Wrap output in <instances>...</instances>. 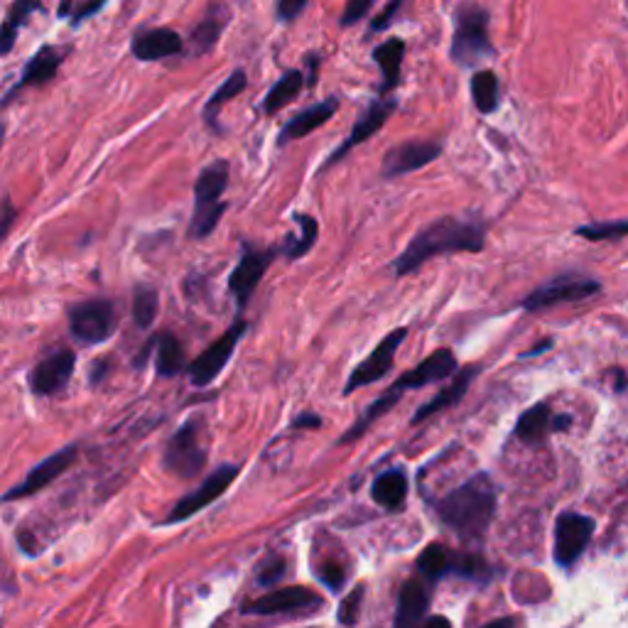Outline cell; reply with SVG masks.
<instances>
[{
  "label": "cell",
  "mask_w": 628,
  "mask_h": 628,
  "mask_svg": "<svg viewBox=\"0 0 628 628\" xmlns=\"http://www.w3.org/2000/svg\"><path fill=\"white\" fill-rule=\"evenodd\" d=\"M484 246V226L476 221L457 219V216H442V219L422 226L413 241L403 248L398 261L393 263V270L398 278H403L442 253H479L484 251Z\"/></svg>",
  "instance_id": "obj_1"
},
{
  "label": "cell",
  "mask_w": 628,
  "mask_h": 628,
  "mask_svg": "<svg viewBox=\"0 0 628 628\" xmlns=\"http://www.w3.org/2000/svg\"><path fill=\"white\" fill-rule=\"evenodd\" d=\"M496 484L489 474H476L437 503V516L464 540L486 535L496 513Z\"/></svg>",
  "instance_id": "obj_2"
},
{
  "label": "cell",
  "mask_w": 628,
  "mask_h": 628,
  "mask_svg": "<svg viewBox=\"0 0 628 628\" xmlns=\"http://www.w3.org/2000/svg\"><path fill=\"white\" fill-rule=\"evenodd\" d=\"M229 162L216 160L209 167H204L202 175L197 177L194 184V214L192 224H189V236L192 238H207L216 224L221 221V214L226 211V204L221 202L226 187H229Z\"/></svg>",
  "instance_id": "obj_3"
},
{
  "label": "cell",
  "mask_w": 628,
  "mask_h": 628,
  "mask_svg": "<svg viewBox=\"0 0 628 628\" xmlns=\"http://www.w3.org/2000/svg\"><path fill=\"white\" fill-rule=\"evenodd\" d=\"M449 54L462 67H474L476 62L494 54V45L489 40V10L481 8V5H462V8H457Z\"/></svg>",
  "instance_id": "obj_4"
},
{
  "label": "cell",
  "mask_w": 628,
  "mask_h": 628,
  "mask_svg": "<svg viewBox=\"0 0 628 628\" xmlns=\"http://www.w3.org/2000/svg\"><path fill=\"white\" fill-rule=\"evenodd\" d=\"M202 427V418H192L170 437L165 447V457H162V464H165L170 474L180 476V479H194L207 467V449L199 442Z\"/></svg>",
  "instance_id": "obj_5"
},
{
  "label": "cell",
  "mask_w": 628,
  "mask_h": 628,
  "mask_svg": "<svg viewBox=\"0 0 628 628\" xmlns=\"http://www.w3.org/2000/svg\"><path fill=\"white\" fill-rule=\"evenodd\" d=\"M113 332H116V310L108 300H84L69 307V334L79 344H104Z\"/></svg>",
  "instance_id": "obj_6"
},
{
  "label": "cell",
  "mask_w": 628,
  "mask_h": 628,
  "mask_svg": "<svg viewBox=\"0 0 628 628\" xmlns=\"http://www.w3.org/2000/svg\"><path fill=\"white\" fill-rule=\"evenodd\" d=\"M602 292V283L592 278H584V275H557L550 283L540 285L530 292L523 300V310L525 312H538V310H548V307L555 305H565V302H577V300H587V297L597 295Z\"/></svg>",
  "instance_id": "obj_7"
},
{
  "label": "cell",
  "mask_w": 628,
  "mask_h": 628,
  "mask_svg": "<svg viewBox=\"0 0 628 628\" xmlns=\"http://www.w3.org/2000/svg\"><path fill=\"white\" fill-rule=\"evenodd\" d=\"M246 329L248 324L243 322V319H236L214 344L204 349V354L199 356V359H194L192 364H189V381H192V386L204 388L219 378V373L224 371L226 364L231 361V356H234L238 341L246 334Z\"/></svg>",
  "instance_id": "obj_8"
},
{
  "label": "cell",
  "mask_w": 628,
  "mask_h": 628,
  "mask_svg": "<svg viewBox=\"0 0 628 628\" xmlns=\"http://www.w3.org/2000/svg\"><path fill=\"white\" fill-rule=\"evenodd\" d=\"M238 471H241V467H238V464H224V467L211 471L207 479H204L202 484H199L197 491H192V494L182 496L180 501H177L175 506H172V511L167 513V518L162 523L172 525V523H182V521H187V518L197 516V513L204 511V508H207L209 503H214L216 498L224 496V491L229 489V486L236 481Z\"/></svg>",
  "instance_id": "obj_9"
},
{
  "label": "cell",
  "mask_w": 628,
  "mask_h": 628,
  "mask_svg": "<svg viewBox=\"0 0 628 628\" xmlns=\"http://www.w3.org/2000/svg\"><path fill=\"white\" fill-rule=\"evenodd\" d=\"M275 253H278V248H256L251 243H243L241 261L229 278V292L234 295L238 310L248 305L251 295L261 285L265 270L275 261Z\"/></svg>",
  "instance_id": "obj_10"
},
{
  "label": "cell",
  "mask_w": 628,
  "mask_h": 628,
  "mask_svg": "<svg viewBox=\"0 0 628 628\" xmlns=\"http://www.w3.org/2000/svg\"><path fill=\"white\" fill-rule=\"evenodd\" d=\"M77 459H79V445H69V447L59 449V452L50 454L45 462H40L37 467H32L30 471H27L25 479L20 481L18 486H13L10 491H5V494L0 496V501L8 503V501H20V498H27V496H35L37 491H42L45 486H50L54 479H59V476L72 467Z\"/></svg>",
  "instance_id": "obj_11"
},
{
  "label": "cell",
  "mask_w": 628,
  "mask_h": 628,
  "mask_svg": "<svg viewBox=\"0 0 628 628\" xmlns=\"http://www.w3.org/2000/svg\"><path fill=\"white\" fill-rule=\"evenodd\" d=\"M74 366H77V354L72 349H57L52 351L50 356H45L42 361H37L32 366L30 376H27V383H30V391L37 395V398H50V395H57L59 391H64L72 378Z\"/></svg>",
  "instance_id": "obj_12"
},
{
  "label": "cell",
  "mask_w": 628,
  "mask_h": 628,
  "mask_svg": "<svg viewBox=\"0 0 628 628\" xmlns=\"http://www.w3.org/2000/svg\"><path fill=\"white\" fill-rule=\"evenodd\" d=\"M405 337H408V329L405 327L393 329V332L373 349V354L368 356L364 364H359L351 371L349 381H346L344 386V395H351L354 391H359V388L373 386V383L381 381V378L393 368L395 351H398V346L403 344Z\"/></svg>",
  "instance_id": "obj_13"
},
{
  "label": "cell",
  "mask_w": 628,
  "mask_h": 628,
  "mask_svg": "<svg viewBox=\"0 0 628 628\" xmlns=\"http://www.w3.org/2000/svg\"><path fill=\"white\" fill-rule=\"evenodd\" d=\"M594 535V521L579 513H562L555 525V560L557 565L572 567L587 550Z\"/></svg>",
  "instance_id": "obj_14"
},
{
  "label": "cell",
  "mask_w": 628,
  "mask_h": 628,
  "mask_svg": "<svg viewBox=\"0 0 628 628\" xmlns=\"http://www.w3.org/2000/svg\"><path fill=\"white\" fill-rule=\"evenodd\" d=\"M442 153V143L437 140H410V143L395 145L383 157V177H400L408 172L420 170V167L435 162Z\"/></svg>",
  "instance_id": "obj_15"
},
{
  "label": "cell",
  "mask_w": 628,
  "mask_h": 628,
  "mask_svg": "<svg viewBox=\"0 0 628 628\" xmlns=\"http://www.w3.org/2000/svg\"><path fill=\"white\" fill-rule=\"evenodd\" d=\"M395 106H398V101H395V99H376V101H371L366 111L361 113L359 121H356L354 131H351L349 138H346L344 143H341L339 148L334 150L332 157H329V160L324 162L322 170H329V167H332V165H337L339 160H344V155L349 153V150H354L356 145L366 143V140L371 138L373 133L381 131V128L386 126L388 118H391V113L395 111Z\"/></svg>",
  "instance_id": "obj_16"
},
{
  "label": "cell",
  "mask_w": 628,
  "mask_h": 628,
  "mask_svg": "<svg viewBox=\"0 0 628 628\" xmlns=\"http://www.w3.org/2000/svg\"><path fill=\"white\" fill-rule=\"evenodd\" d=\"M457 366H459L457 356H454L452 351L437 349L435 354L427 356L422 364L410 368L408 373H403L388 391H393L395 395H403V391H413V388H425L430 386V383L445 381V378H449L457 371Z\"/></svg>",
  "instance_id": "obj_17"
},
{
  "label": "cell",
  "mask_w": 628,
  "mask_h": 628,
  "mask_svg": "<svg viewBox=\"0 0 628 628\" xmlns=\"http://www.w3.org/2000/svg\"><path fill=\"white\" fill-rule=\"evenodd\" d=\"M184 50V40L170 27H153L133 37L131 52L138 62H157V59L175 57Z\"/></svg>",
  "instance_id": "obj_18"
},
{
  "label": "cell",
  "mask_w": 628,
  "mask_h": 628,
  "mask_svg": "<svg viewBox=\"0 0 628 628\" xmlns=\"http://www.w3.org/2000/svg\"><path fill=\"white\" fill-rule=\"evenodd\" d=\"M319 597L305 587H288L278 589V592H270L265 597L256 599L253 604L246 606V614H285V611H302V609H317Z\"/></svg>",
  "instance_id": "obj_19"
},
{
  "label": "cell",
  "mask_w": 628,
  "mask_h": 628,
  "mask_svg": "<svg viewBox=\"0 0 628 628\" xmlns=\"http://www.w3.org/2000/svg\"><path fill=\"white\" fill-rule=\"evenodd\" d=\"M59 67H62V54H59L50 45L42 47L40 52L32 54V59L25 64V69H23V74H20V79L15 81L13 89H10L8 94H5V99L0 101V106H8L10 101H13L15 96H18L23 89L47 84V81L54 79V74H57Z\"/></svg>",
  "instance_id": "obj_20"
},
{
  "label": "cell",
  "mask_w": 628,
  "mask_h": 628,
  "mask_svg": "<svg viewBox=\"0 0 628 628\" xmlns=\"http://www.w3.org/2000/svg\"><path fill=\"white\" fill-rule=\"evenodd\" d=\"M337 108H339L337 96H332V99H324V101H319V104L305 108V111L297 113L295 118H290L288 126L280 131L278 143L285 145V143H290V140L305 138V135L317 131L319 126H324V123H327L329 118L337 113Z\"/></svg>",
  "instance_id": "obj_21"
},
{
  "label": "cell",
  "mask_w": 628,
  "mask_h": 628,
  "mask_svg": "<svg viewBox=\"0 0 628 628\" xmlns=\"http://www.w3.org/2000/svg\"><path fill=\"white\" fill-rule=\"evenodd\" d=\"M476 371H479V368H476V366L462 368V371H459L457 376H454V381L449 383L445 391H440V393L435 395V398L430 400V403H425V405H422V408H418V413L413 415V425H420L422 420L432 418V415L442 413V410L454 408V405H457L459 400H462L464 395H467L471 381H474V376H476Z\"/></svg>",
  "instance_id": "obj_22"
},
{
  "label": "cell",
  "mask_w": 628,
  "mask_h": 628,
  "mask_svg": "<svg viewBox=\"0 0 628 628\" xmlns=\"http://www.w3.org/2000/svg\"><path fill=\"white\" fill-rule=\"evenodd\" d=\"M427 606H430L427 589L422 587V582H418V579H410V582L400 589L398 611H395V628L418 626L422 616L427 614Z\"/></svg>",
  "instance_id": "obj_23"
},
{
  "label": "cell",
  "mask_w": 628,
  "mask_h": 628,
  "mask_svg": "<svg viewBox=\"0 0 628 628\" xmlns=\"http://www.w3.org/2000/svg\"><path fill=\"white\" fill-rule=\"evenodd\" d=\"M153 349H155V368L160 378H175L177 373L184 371L187 359H184V346L182 341L170 332H162L153 337Z\"/></svg>",
  "instance_id": "obj_24"
},
{
  "label": "cell",
  "mask_w": 628,
  "mask_h": 628,
  "mask_svg": "<svg viewBox=\"0 0 628 628\" xmlns=\"http://www.w3.org/2000/svg\"><path fill=\"white\" fill-rule=\"evenodd\" d=\"M371 496L378 506L388 508V511H398L405 503V496H408V476L405 471L391 469L383 471L371 486Z\"/></svg>",
  "instance_id": "obj_25"
},
{
  "label": "cell",
  "mask_w": 628,
  "mask_h": 628,
  "mask_svg": "<svg viewBox=\"0 0 628 628\" xmlns=\"http://www.w3.org/2000/svg\"><path fill=\"white\" fill-rule=\"evenodd\" d=\"M552 430V413L548 403H538L528 408L516 422V437L525 445H540Z\"/></svg>",
  "instance_id": "obj_26"
},
{
  "label": "cell",
  "mask_w": 628,
  "mask_h": 628,
  "mask_svg": "<svg viewBox=\"0 0 628 628\" xmlns=\"http://www.w3.org/2000/svg\"><path fill=\"white\" fill-rule=\"evenodd\" d=\"M403 54H405V42L400 37H393V40L383 42L373 50V59L381 67L383 72V86L381 94H388L395 86L400 84V67H403Z\"/></svg>",
  "instance_id": "obj_27"
},
{
  "label": "cell",
  "mask_w": 628,
  "mask_h": 628,
  "mask_svg": "<svg viewBox=\"0 0 628 628\" xmlns=\"http://www.w3.org/2000/svg\"><path fill=\"white\" fill-rule=\"evenodd\" d=\"M226 23H229V13H226L224 8H211V13L207 15V18L194 27L192 35H189V47H192V54L202 57V54L214 50Z\"/></svg>",
  "instance_id": "obj_28"
},
{
  "label": "cell",
  "mask_w": 628,
  "mask_h": 628,
  "mask_svg": "<svg viewBox=\"0 0 628 628\" xmlns=\"http://www.w3.org/2000/svg\"><path fill=\"white\" fill-rule=\"evenodd\" d=\"M302 86H305V77H302V72H297V69H290V72H285L283 77L275 81L273 89H270L268 94H265L263 111L268 113V116L278 113L280 108L288 106L290 101L295 99L297 94H300Z\"/></svg>",
  "instance_id": "obj_29"
},
{
  "label": "cell",
  "mask_w": 628,
  "mask_h": 628,
  "mask_svg": "<svg viewBox=\"0 0 628 628\" xmlns=\"http://www.w3.org/2000/svg\"><path fill=\"white\" fill-rule=\"evenodd\" d=\"M295 224L300 226V231L283 243V253L290 258V261H297V258L307 256V253L312 251L314 243H317V236H319V224L312 219L310 214H295Z\"/></svg>",
  "instance_id": "obj_30"
},
{
  "label": "cell",
  "mask_w": 628,
  "mask_h": 628,
  "mask_svg": "<svg viewBox=\"0 0 628 628\" xmlns=\"http://www.w3.org/2000/svg\"><path fill=\"white\" fill-rule=\"evenodd\" d=\"M471 99L481 113H494L501 99H498V79L491 69H481L471 77Z\"/></svg>",
  "instance_id": "obj_31"
},
{
  "label": "cell",
  "mask_w": 628,
  "mask_h": 628,
  "mask_svg": "<svg viewBox=\"0 0 628 628\" xmlns=\"http://www.w3.org/2000/svg\"><path fill=\"white\" fill-rule=\"evenodd\" d=\"M37 10H42V5L27 3V0H20V3H15L13 8H10L8 20L0 25V57H5V54L13 50L15 40H18V30L25 25L27 15L37 13Z\"/></svg>",
  "instance_id": "obj_32"
},
{
  "label": "cell",
  "mask_w": 628,
  "mask_h": 628,
  "mask_svg": "<svg viewBox=\"0 0 628 628\" xmlns=\"http://www.w3.org/2000/svg\"><path fill=\"white\" fill-rule=\"evenodd\" d=\"M246 84H248L246 72H243V69H236V72L231 74V77L226 79L224 84H221L219 89L214 91V94H211V99L207 101V108H204V118H207V121L211 123V126H214L216 113H219V108L224 106L226 101L236 99V96L241 94L243 89H246Z\"/></svg>",
  "instance_id": "obj_33"
},
{
  "label": "cell",
  "mask_w": 628,
  "mask_h": 628,
  "mask_svg": "<svg viewBox=\"0 0 628 628\" xmlns=\"http://www.w3.org/2000/svg\"><path fill=\"white\" fill-rule=\"evenodd\" d=\"M157 310H160V295L150 285H138L133 290V319L138 329L153 327Z\"/></svg>",
  "instance_id": "obj_34"
},
{
  "label": "cell",
  "mask_w": 628,
  "mask_h": 628,
  "mask_svg": "<svg viewBox=\"0 0 628 628\" xmlns=\"http://www.w3.org/2000/svg\"><path fill=\"white\" fill-rule=\"evenodd\" d=\"M575 236L587 238V241H614V238L628 236V221H602V224H584V226H577Z\"/></svg>",
  "instance_id": "obj_35"
},
{
  "label": "cell",
  "mask_w": 628,
  "mask_h": 628,
  "mask_svg": "<svg viewBox=\"0 0 628 628\" xmlns=\"http://www.w3.org/2000/svg\"><path fill=\"white\" fill-rule=\"evenodd\" d=\"M449 560H452V555H449L442 545H430V548L422 550V555L418 557V567L425 577L437 579L445 575V572H449Z\"/></svg>",
  "instance_id": "obj_36"
},
{
  "label": "cell",
  "mask_w": 628,
  "mask_h": 628,
  "mask_svg": "<svg viewBox=\"0 0 628 628\" xmlns=\"http://www.w3.org/2000/svg\"><path fill=\"white\" fill-rule=\"evenodd\" d=\"M449 572H454V575H462L467 579H476V582H481V579H489V575H491L489 565H486L484 557H479V555L454 557V560H449Z\"/></svg>",
  "instance_id": "obj_37"
},
{
  "label": "cell",
  "mask_w": 628,
  "mask_h": 628,
  "mask_svg": "<svg viewBox=\"0 0 628 628\" xmlns=\"http://www.w3.org/2000/svg\"><path fill=\"white\" fill-rule=\"evenodd\" d=\"M361 597H364V587H356L349 597L344 599L339 609V621L341 624L351 626L356 619H359V609H361Z\"/></svg>",
  "instance_id": "obj_38"
},
{
  "label": "cell",
  "mask_w": 628,
  "mask_h": 628,
  "mask_svg": "<svg viewBox=\"0 0 628 628\" xmlns=\"http://www.w3.org/2000/svg\"><path fill=\"white\" fill-rule=\"evenodd\" d=\"M371 8L373 0H351L344 8V13H341V27H351L359 23V20H364L371 13Z\"/></svg>",
  "instance_id": "obj_39"
},
{
  "label": "cell",
  "mask_w": 628,
  "mask_h": 628,
  "mask_svg": "<svg viewBox=\"0 0 628 628\" xmlns=\"http://www.w3.org/2000/svg\"><path fill=\"white\" fill-rule=\"evenodd\" d=\"M15 219H18V209H15V204L10 202L8 197H5L3 202H0V243H3L5 236L10 234Z\"/></svg>",
  "instance_id": "obj_40"
},
{
  "label": "cell",
  "mask_w": 628,
  "mask_h": 628,
  "mask_svg": "<svg viewBox=\"0 0 628 628\" xmlns=\"http://www.w3.org/2000/svg\"><path fill=\"white\" fill-rule=\"evenodd\" d=\"M283 575H285V562L278 560V557H273V560H268L261 567V572H258V582H261V584H275Z\"/></svg>",
  "instance_id": "obj_41"
},
{
  "label": "cell",
  "mask_w": 628,
  "mask_h": 628,
  "mask_svg": "<svg viewBox=\"0 0 628 628\" xmlns=\"http://www.w3.org/2000/svg\"><path fill=\"white\" fill-rule=\"evenodd\" d=\"M305 8L307 0H283V3H278V18L283 20V23H290V20H295Z\"/></svg>",
  "instance_id": "obj_42"
},
{
  "label": "cell",
  "mask_w": 628,
  "mask_h": 628,
  "mask_svg": "<svg viewBox=\"0 0 628 628\" xmlns=\"http://www.w3.org/2000/svg\"><path fill=\"white\" fill-rule=\"evenodd\" d=\"M290 427L292 430H317V427H322V418L314 413H300Z\"/></svg>",
  "instance_id": "obj_43"
},
{
  "label": "cell",
  "mask_w": 628,
  "mask_h": 628,
  "mask_svg": "<svg viewBox=\"0 0 628 628\" xmlns=\"http://www.w3.org/2000/svg\"><path fill=\"white\" fill-rule=\"evenodd\" d=\"M322 579L327 582V587L332 589V592H337V589L341 587V582H344V570L337 565H327L322 570Z\"/></svg>",
  "instance_id": "obj_44"
},
{
  "label": "cell",
  "mask_w": 628,
  "mask_h": 628,
  "mask_svg": "<svg viewBox=\"0 0 628 628\" xmlns=\"http://www.w3.org/2000/svg\"><path fill=\"white\" fill-rule=\"evenodd\" d=\"M398 10H400V3H398V0H395V3H391V5H386V10H383V13L378 15V18L373 20V23H371V32L386 30V27L391 25L393 13H398Z\"/></svg>",
  "instance_id": "obj_45"
},
{
  "label": "cell",
  "mask_w": 628,
  "mask_h": 628,
  "mask_svg": "<svg viewBox=\"0 0 628 628\" xmlns=\"http://www.w3.org/2000/svg\"><path fill=\"white\" fill-rule=\"evenodd\" d=\"M104 8V3H89V5H79L77 8V13H74V25L77 23H81V20L86 18V15H91V13H96V10H101Z\"/></svg>",
  "instance_id": "obj_46"
},
{
  "label": "cell",
  "mask_w": 628,
  "mask_h": 628,
  "mask_svg": "<svg viewBox=\"0 0 628 628\" xmlns=\"http://www.w3.org/2000/svg\"><path fill=\"white\" fill-rule=\"evenodd\" d=\"M307 86H314L317 84V67H319V59H317V54H310V57H307Z\"/></svg>",
  "instance_id": "obj_47"
},
{
  "label": "cell",
  "mask_w": 628,
  "mask_h": 628,
  "mask_svg": "<svg viewBox=\"0 0 628 628\" xmlns=\"http://www.w3.org/2000/svg\"><path fill=\"white\" fill-rule=\"evenodd\" d=\"M420 628H452V624H449L445 616H432V619H427Z\"/></svg>",
  "instance_id": "obj_48"
},
{
  "label": "cell",
  "mask_w": 628,
  "mask_h": 628,
  "mask_svg": "<svg viewBox=\"0 0 628 628\" xmlns=\"http://www.w3.org/2000/svg\"><path fill=\"white\" fill-rule=\"evenodd\" d=\"M104 368H106V361H101V364L91 366V386H96V383H99V381H104V373H101V371H104Z\"/></svg>",
  "instance_id": "obj_49"
},
{
  "label": "cell",
  "mask_w": 628,
  "mask_h": 628,
  "mask_svg": "<svg viewBox=\"0 0 628 628\" xmlns=\"http://www.w3.org/2000/svg\"><path fill=\"white\" fill-rule=\"evenodd\" d=\"M570 425H572L570 415H562V418H552V430H557V432H565Z\"/></svg>",
  "instance_id": "obj_50"
},
{
  "label": "cell",
  "mask_w": 628,
  "mask_h": 628,
  "mask_svg": "<svg viewBox=\"0 0 628 628\" xmlns=\"http://www.w3.org/2000/svg\"><path fill=\"white\" fill-rule=\"evenodd\" d=\"M550 346H552V339H545V341H543V344L533 346V349H530V351H525V354H523V356H525V359H528V356H538V354H543V351H548V349H550Z\"/></svg>",
  "instance_id": "obj_51"
},
{
  "label": "cell",
  "mask_w": 628,
  "mask_h": 628,
  "mask_svg": "<svg viewBox=\"0 0 628 628\" xmlns=\"http://www.w3.org/2000/svg\"><path fill=\"white\" fill-rule=\"evenodd\" d=\"M484 628H516V621H513V619H498V621H491V624H486Z\"/></svg>",
  "instance_id": "obj_52"
},
{
  "label": "cell",
  "mask_w": 628,
  "mask_h": 628,
  "mask_svg": "<svg viewBox=\"0 0 628 628\" xmlns=\"http://www.w3.org/2000/svg\"><path fill=\"white\" fill-rule=\"evenodd\" d=\"M628 386L626 383V378H624V373L619 371V378H616V391H624V388Z\"/></svg>",
  "instance_id": "obj_53"
},
{
  "label": "cell",
  "mask_w": 628,
  "mask_h": 628,
  "mask_svg": "<svg viewBox=\"0 0 628 628\" xmlns=\"http://www.w3.org/2000/svg\"><path fill=\"white\" fill-rule=\"evenodd\" d=\"M3 138H5V123L0 121V145H3Z\"/></svg>",
  "instance_id": "obj_54"
}]
</instances>
